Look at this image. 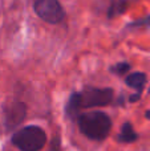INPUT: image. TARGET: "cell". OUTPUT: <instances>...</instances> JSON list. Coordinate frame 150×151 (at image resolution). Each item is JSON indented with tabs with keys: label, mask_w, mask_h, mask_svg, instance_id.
Instances as JSON below:
<instances>
[{
	"label": "cell",
	"mask_w": 150,
	"mask_h": 151,
	"mask_svg": "<svg viewBox=\"0 0 150 151\" xmlns=\"http://www.w3.org/2000/svg\"><path fill=\"white\" fill-rule=\"evenodd\" d=\"M79 126L81 133L88 138L94 141H102L110 133L112 121L105 113L92 111L80 115Z\"/></svg>",
	"instance_id": "6da1fadb"
},
{
	"label": "cell",
	"mask_w": 150,
	"mask_h": 151,
	"mask_svg": "<svg viewBox=\"0 0 150 151\" xmlns=\"http://www.w3.org/2000/svg\"><path fill=\"white\" fill-rule=\"evenodd\" d=\"M140 97H141V93H140V91H138V93L133 94V96L130 97V101H132V102H136V101H137V99H140Z\"/></svg>",
	"instance_id": "7c38bea8"
},
{
	"label": "cell",
	"mask_w": 150,
	"mask_h": 151,
	"mask_svg": "<svg viewBox=\"0 0 150 151\" xmlns=\"http://www.w3.org/2000/svg\"><path fill=\"white\" fill-rule=\"evenodd\" d=\"M125 9H126V1H125V0H116V1L112 3L110 8H109L108 16L112 19V17H114V16H117V15L124 13Z\"/></svg>",
	"instance_id": "ba28073f"
},
{
	"label": "cell",
	"mask_w": 150,
	"mask_h": 151,
	"mask_svg": "<svg viewBox=\"0 0 150 151\" xmlns=\"http://www.w3.org/2000/svg\"><path fill=\"white\" fill-rule=\"evenodd\" d=\"M129 69H130V65L128 63H120V64H116L112 68V72H114L117 74H125Z\"/></svg>",
	"instance_id": "30bf717a"
},
{
	"label": "cell",
	"mask_w": 150,
	"mask_h": 151,
	"mask_svg": "<svg viewBox=\"0 0 150 151\" xmlns=\"http://www.w3.org/2000/svg\"><path fill=\"white\" fill-rule=\"evenodd\" d=\"M33 8L37 16L49 24H58L65 16L58 0H35Z\"/></svg>",
	"instance_id": "3957f363"
},
{
	"label": "cell",
	"mask_w": 150,
	"mask_h": 151,
	"mask_svg": "<svg viewBox=\"0 0 150 151\" xmlns=\"http://www.w3.org/2000/svg\"><path fill=\"white\" fill-rule=\"evenodd\" d=\"M80 96V106L81 107H94L109 105L113 99V90L112 89H96L87 86Z\"/></svg>",
	"instance_id": "277c9868"
},
{
	"label": "cell",
	"mask_w": 150,
	"mask_h": 151,
	"mask_svg": "<svg viewBox=\"0 0 150 151\" xmlns=\"http://www.w3.org/2000/svg\"><path fill=\"white\" fill-rule=\"evenodd\" d=\"M138 139V135L134 133L132 125L129 122L124 123L121 129V134L118 135V141L124 142V143H132V142H136Z\"/></svg>",
	"instance_id": "8992f818"
},
{
	"label": "cell",
	"mask_w": 150,
	"mask_h": 151,
	"mask_svg": "<svg viewBox=\"0 0 150 151\" xmlns=\"http://www.w3.org/2000/svg\"><path fill=\"white\" fill-rule=\"evenodd\" d=\"M134 25H150V16L146 19H144V20H140V21H134V23L132 24V27Z\"/></svg>",
	"instance_id": "8fae6325"
},
{
	"label": "cell",
	"mask_w": 150,
	"mask_h": 151,
	"mask_svg": "<svg viewBox=\"0 0 150 151\" xmlns=\"http://www.w3.org/2000/svg\"><path fill=\"white\" fill-rule=\"evenodd\" d=\"M45 142L47 134L39 126H25L12 137V143L21 151H40Z\"/></svg>",
	"instance_id": "7a4b0ae2"
},
{
	"label": "cell",
	"mask_w": 150,
	"mask_h": 151,
	"mask_svg": "<svg viewBox=\"0 0 150 151\" xmlns=\"http://www.w3.org/2000/svg\"><path fill=\"white\" fill-rule=\"evenodd\" d=\"M126 83L130 88H134L141 91L146 83V76L145 73H132L126 77Z\"/></svg>",
	"instance_id": "52a82bcc"
},
{
	"label": "cell",
	"mask_w": 150,
	"mask_h": 151,
	"mask_svg": "<svg viewBox=\"0 0 150 151\" xmlns=\"http://www.w3.org/2000/svg\"><path fill=\"white\" fill-rule=\"evenodd\" d=\"M146 118H148V119H150V110L148 113H146Z\"/></svg>",
	"instance_id": "4fadbf2b"
},
{
	"label": "cell",
	"mask_w": 150,
	"mask_h": 151,
	"mask_svg": "<svg viewBox=\"0 0 150 151\" xmlns=\"http://www.w3.org/2000/svg\"><path fill=\"white\" fill-rule=\"evenodd\" d=\"M25 118V105L21 102H12L4 107V123L8 129L19 126Z\"/></svg>",
	"instance_id": "5b68a950"
},
{
	"label": "cell",
	"mask_w": 150,
	"mask_h": 151,
	"mask_svg": "<svg viewBox=\"0 0 150 151\" xmlns=\"http://www.w3.org/2000/svg\"><path fill=\"white\" fill-rule=\"evenodd\" d=\"M80 109H81V106H80V96L79 93H73L68 102V106H66V113L69 115H74Z\"/></svg>",
	"instance_id": "9c48e42d"
}]
</instances>
